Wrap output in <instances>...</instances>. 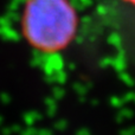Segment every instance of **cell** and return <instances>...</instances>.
Here are the masks:
<instances>
[{"mask_svg":"<svg viewBox=\"0 0 135 135\" xmlns=\"http://www.w3.org/2000/svg\"><path fill=\"white\" fill-rule=\"evenodd\" d=\"M77 16L69 0H27L21 30L27 44L42 54L65 49L76 32Z\"/></svg>","mask_w":135,"mask_h":135,"instance_id":"1","label":"cell"},{"mask_svg":"<svg viewBox=\"0 0 135 135\" xmlns=\"http://www.w3.org/2000/svg\"><path fill=\"white\" fill-rule=\"evenodd\" d=\"M127 1H129V2H132V4L135 5V0H127Z\"/></svg>","mask_w":135,"mask_h":135,"instance_id":"2","label":"cell"}]
</instances>
